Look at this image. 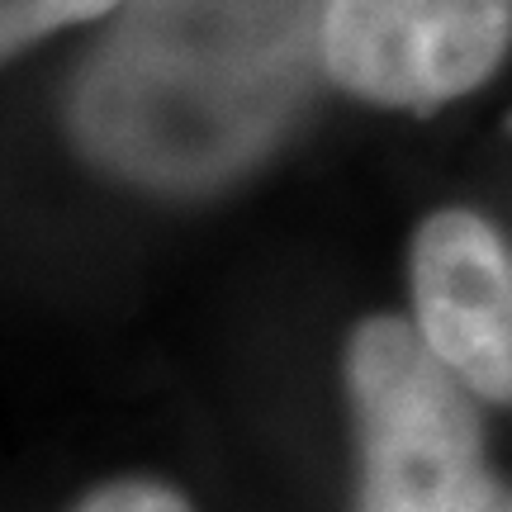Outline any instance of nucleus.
Listing matches in <instances>:
<instances>
[{
    "label": "nucleus",
    "instance_id": "3",
    "mask_svg": "<svg viewBox=\"0 0 512 512\" xmlns=\"http://www.w3.org/2000/svg\"><path fill=\"white\" fill-rule=\"evenodd\" d=\"M512 43V0H323V72L389 110L484 86Z\"/></svg>",
    "mask_w": 512,
    "mask_h": 512
},
{
    "label": "nucleus",
    "instance_id": "6",
    "mask_svg": "<svg viewBox=\"0 0 512 512\" xmlns=\"http://www.w3.org/2000/svg\"><path fill=\"white\" fill-rule=\"evenodd\" d=\"M81 512H190L171 489L157 484H110L95 498H86Z\"/></svg>",
    "mask_w": 512,
    "mask_h": 512
},
{
    "label": "nucleus",
    "instance_id": "5",
    "mask_svg": "<svg viewBox=\"0 0 512 512\" xmlns=\"http://www.w3.org/2000/svg\"><path fill=\"white\" fill-rule=\"evenodd\" d=\"M119 0H5V53H15L19 43L62 29V24H81L114 10Z\"/></svg>",
    "mask_w": 512,
    "mask_h": 512
},
{
    "label": "nucleus",
    "instance_id": "2",
    "mask_svg": "<svg viewBox=\"0 0 512 512\" xmlns=\"http://www.w3.org/2000/svg\"><path fill=\"white\" fill-rule=\"evenodd\" d=\"M347 380L361 427V512H512V494L484 465L470 384L413 323H361Z\"/></svg>",
    "mask_w": 512,
    "mask_h": 512
},
{
    "label": "nucleus",
    "instance_id": "1",
    "mask_svg": "<svg viewBox=\"0 0 512 512\" xmlns=\"http://www.w3.org/2000/svg\"><path fill=\"white\" fill-rule=\"evenodd\" d=\"M323 62V0H128L72 95L91 157L162 190L252 166Z\"/></svg>",
    "mask_w": 512,
    "mask_h": 512
},
{
    "label": "nucleus",
    "instance_id": "4",
    "mask_svg": "<svg viewBox=\"0 0 512 512\" xmlns=\"http://www.w3.org/2000/svg\"><path fill=\"white\" fill-rule=\"evenodd\" d=\"M418 332L470 394L512 403V256L494 223L441 209L413 238Z\"/></svg>",
    "mask_w": 512,
    "mask_h": 512
}]
</instances>
